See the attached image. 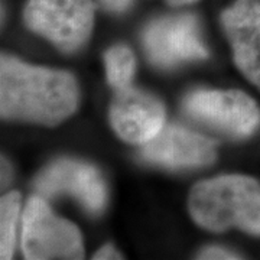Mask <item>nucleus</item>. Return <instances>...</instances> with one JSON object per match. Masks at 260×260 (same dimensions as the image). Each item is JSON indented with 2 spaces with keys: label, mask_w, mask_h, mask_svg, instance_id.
<instances>
[{
  "label": "nucleus",
  "mask_w": 260,
  "mask_h": 260,
  "mask_svg": "<svg viewBox=\"0 0 260 260\" xmlns=\"http://www.w3.org/2000/svg\"><path fill=\"white\" fill-rule=\"evenodd\" d=\"M93 259H106V260H113V259H121V254L119 251L116 250L114 247H113L112 244H106V246H103L102 249L99 251H95V254L93 256Z\"/></svg>",
  "instance_id": "14"
},
{
  "label": "nucleus",
  "mask_w": 260,
  "mask_h": 260,
  "mask_svg": "<svg viewBox=\"0 0 260 260\" xmlns=\"http://www.w3.org/2000/svg\"><path fill=\"white\" fill-rule=\"evenodd\" d=\"M143 45L150 62L160 68L208 56L200 35L198 19L189 13L152 22L143 34Z\"/></svg>",
  "instance_id": "6"
},
{
  "label": "nucleus",
  "mask_w": 260,
  "mask_h": 260,
  "mask_svg": "<svg viewBox=\"0 0 260 260\" xmlns=\"http://www.w3.org/2000/svg\"><path fill=\"white\" fill-rule=\"evenodd\" d=\"M35 189L41 197L73 195L94 215L107 204V188L100 172L93 165L74 159H59L45 168L35 179Z\"/></svg>",
  "instance_id": "7"
},
{
  "label": "nucleus",
  "mask_w": 260,
  "mask_h": 260,
  "mask_svg": "<svg viewBox=\"0 0 260 260\" xmlns=\"http://www.w3.org/2000/svg\"><path fill=\"white\" fill-rule=\"evenodd\" d=\"M20 214V194L12 191L0 201V257L12 259L16 249L18 223Z\"/></svg>",
  "instance_id": "11"
},
{
  "label": "nucleus",
  "mask_w": 260,
  "mask_h": 260,
  "mask_svg": "<svg viewBox=\"0 0 260 260\" xmlns=\"http://www.w3.org/2000/svg\"><path fill=\"white\" fill-rule=\"evenodd\" d=\"M25 23L64 52H73L88 39L94 25L93 0H29Z\"/></svg>",
  "instance_id": "4"
},
{
  "label": "nucleus",
  "mask_w": 260,
  "mask_h": 260,
  "mask_svg": "<svg viewBox=\"0 0 260 260\" xmlns=\"http://www.w3.org/2000/svg\"><path fill=\"white\" fill-rule=\"evenodd\" d=\"M2 181H3V184H8L9 182V177H10V172H9V165L3 160V164H2Z\"/></svg>",
  "instance_id": "16"
},
{
  "label": "nucleus",
  "mask_w": 260,
  "mask_h": 260,
  "mask_svg": "<svg viewBox=\"0 0 260 260\" xmlns=\"http://www.w3.org/2000/svg\"><path fill=\"white\" fill-rule=\"evenodd\" d=\"M234 62L260 90V0H236L221 13Z\"/></svg>",
  "instance_id": "10"
},
{
  "label": "nucleus",
  "mask_w": 260,
  "mask_h": 260,
  "mask_svg": "<svg viewBox=\"0 0 260 260\" xmlns=\"http://www.w3.org/2000/svg\"><path fill=\"white\" fill-rule=\"evenodd\" d=\"M200 259H239V256L233 251H229L223 249V247H217V246H211L207 247L200 253L198 256Z\"/></svg>",
  "instance_id": "13"
},
{
  "label": "nucleus",
  "mask_w": 260,
  "mask_h": 260,
  "mask_svg": "<svg viewBox=\"0 0 260 260\" xmlns=\"http://www.w3.org/2000/svg\"><path fill=\"white\" fill-rule=\"evenodd\" d=\"M106 74L107 81L116 90L129 87L136 68V59L133 52L126 45H116L110 48L106 55Z\"/></svg>",
  "instance_id": "12"
},
{
  "label": "nucleus",
  "mask_w": 260,
  "mask_h": 260,
  "mask_svg": "<svg viewBox=\"0 0 260 260\" xmlns=\"http://www.w3.org/2000/svg\"><path fill=\"white\" fill-rule=\"evenodd\" d=\"M171 6H184V5H189V3H194L197 0H167Z\"/></svg>",
  "instance_id": "17"
},
{
  "label": "nucleus",
  "mask_w": 260,
  "mask_h": 260,
  "mask_svg": "<svg viewBox=\"0 0 260 260\" xmlns=\"http://www.w3.org/2000/svg\"><path fill=\"white\" fill-rule=\"evenodd\" d=\"M102 2L107 9L113 12H121V10L127 9L132 0H102Z\"/></svg>",
  "instance_id": "15"
},
{
  "label": "nucleus",
  "mask_w": 260,
  "mask_h": 260,
  "mask_svg": "<svg viewBox=\"0 0 260 260\" xmlns=\"http://www.w3.org/2000/svg\"><path fill=\"white\" fill-rule=\"evenodd\" d=\"M110 123L120 139L145 145L165 126V107L155 95L129 85L113 97Z\"/></svg>",
  "instance_id": "8"
},
{
  "label": "nucleus",
  "mask_w": 260,
  "mask_h": 260,
  "mask_svg": "<svg viewBox=\"0 0 260 260\" xmlns=\"http://www.w3.org/2000/svg\"><path fill=\"white\" fill-rule=\"evenodd\" d=\"M20 246L29 260L83 259L81 234L49 208L44 197L29 198L22 214Z\"/></svg>",
  "instance_id": "3"
},
{
  "label": "nucleus",
  "mask_w": 260,
  "mask_h": 260,
  "mask_svg": "<svg viewBox=\"0 0 260 260\" xmlns=\"http://www.w3.org/2000/svg\"><path fill=\"white\" fill-rule=\"evenodd\" d=\"M77 104L78 85L73 74L2 56L0 112L3 119L55 126L75 112Z\"/></svg>",
  "instance_id": "1"
},
{
  "label": "nucleus",
  "mask_w": 260,
  "mask_h": 260,
  "mask_svg": "<svg viewBox=\"0 0 260 260\" xmlns=\"http://www.w3.org/2000/svg\"><path fill=\"white\" fill-rule=\"evenodd\" d=\"M182 107L194 120L234 138H247L260 126L257 104L239 90H195L184 99Z\"/></svg>",
  "instance_id": "5"
},
{
  "label": "nucleus",
  "mask_w": 260,
  "mask_h": 260,
  "mask_svg": "<svg viewBox=\"0 0 260 260\" xmlns=\"http://www.w3.org/2000/svg\"><path fill=\"white\" fill-rule=\"evenodd\" d=\"M188 210L195 223L210 232L237 227L260 236V184L244 175H223L198 182Z\"/></svg>",
  "instance_id": "2"
},
{
  "label": "nucleus",
  "mask_w": 260,
  "mask_h": 260,
  "mask_svg": "<svg viewBox=\"0 0 260 260\" xmlns=\"http://www.w3.org/2000/svg\"><path fill=\"white\" fill-rule=\"evenodd\" d=\"M140 156L160 167L197 168L215 159V142L179 124H165L158 135L142 145Z\"/></svg>",
  "instance_id": "9"
}]
</instances>
